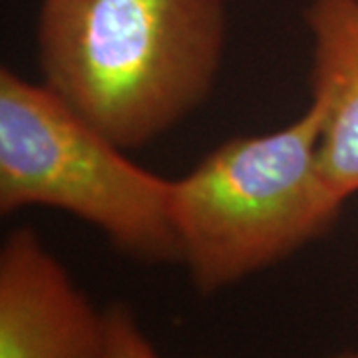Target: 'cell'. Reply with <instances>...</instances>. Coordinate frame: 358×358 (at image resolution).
Returning a JSON list of instances; mask_svg holds the SVG:
<instances>
[{"label":"cell","instance_id":"1","mask_svg":"<svg viewBox=\"0 0 358 358\" xmlns=\"http://www.w3.org/2000/svg\"><path fill=\"white\" fill-rule=\"evenodd\" d=\"M225 42L223 0H40L42 82L126 152L207 102Z\"/></svg>","mask_w":358,"mask_h":358},{"label":"cell","instance_id":"2","mask_svg":"<svg viewBox=\"0 0 358 358\" xmlns=\"http://www.w3.org/2000/svg\"><path fill=\"white\" fill-rule=\"evenodd\" d=\"M320 128L310 102L291 124L227 140L173 179L181 265L197 293L239 285L333 227L345 203L320 169Z\"/></svg>","mask_w":358,"mask_h":358},{"label":"cell","instance_id":"3","mask_svg":"<svg viewBox=\"0 0 358 358\" xmlns=\"http://www.w3.org/2000/svg\"><path fill=\"white\" fill-rule=\"evenodd\" d=\"M173 179L138 166L44 82L0 70V213L42 207L88 223L131 259L181 263Z\"/></svg>","mask_w":358,"mask_h":358},{"label":"cell","instance_id":"4","mask_svg":"<svg viewBox=\"0 0 358 358\" xmlns=\"http://www.w3.org/2000/svg\"><path fill=\"white\" fill-rule=\"evenodd\" d=\"M106 310L32 227L0 247V358H103Z\"/></svg>","mask_w":358,"mask_h":358},{"label":"cell","instance_id":"5","mask_svg":"<svg viewBox=\"0 0 358 358\" xmlns=\"http://www.w3.org/2000/svg\"><path fill=\"white\" fill-rule=\"evenodd\" d=\"M310 102L320 108V169L346 203L358 193V0H310Z\"/></svg>","mask_w":358,"mask_h":358},{"label":"cell","instance_id":"6","mask_svg":"<svg viewBox=\"0 0 358 358\" xmlns=\"http://www.w3.org/2000/svg\"><path fill=\"white\" fill-rule=\"evenodd\" d=\"M106 310V352L103 358H162L150 336L141 329L134 310L115 303Z\"/></svg>","mask_w":358,"mask_h":358},{"label":"cell","instance_id":"7","mask_svg":"<svg viewBox=\"0 0 358 358\" xmlns=\"http://www.w3.org/2000/svg\"><path fill=\"white\" fill-rule=\"evenodd\" d=\"M333 358H358V352H345V355H338Z\"/></svg>","mask_w":358,"mask_h":358}]
</instances>
